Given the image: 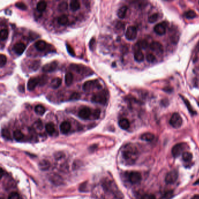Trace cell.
Returning <instances> with one entry per match:
<instances>
[{"instance_id":"6da1fadb","label":"cell","mask_w":199,"mask_h":199,"mask_svg":"<svg viewBox=\"0 0 199 199\" xmlns=\"http://www.w3.org/2000/svg\"><path fill=\"white\" fill-rule=\"evenodd\" d=\"M122 157L127 164L132 165L139 157L138 149L133 144H128L123 148Z\"/></svg>"},{"instance_id":"7a4b0ae2","label":"cell","mask_w":199,"mask_h":199,"mask_svg":"<svg viewBox=\"0 0 199 199\" xmlns=\"http://www.w3.org/2000/svg\"><path fill=\"white\" fill-rule=\"evenodd\" d=\"M91 101L93 103H100L101 105H105L107 103L108 97L107 93L104 91L100 92L98 93L95 94L91 98Z\"/></svg>"},{"instance_id":"3957f363","label":"cell","mask_w":199,"mask_h":199,"mask_svg":"<svg viewBox=\"0 0 199 199\" xmlns=\"http://www.w3.org/2000/svg\"><path fill=\"white\" fill-rule=\"evenodd\" d=\"M102 88V85L98 80L87 81L84 83L83 86V91L86 92L91 91L95 89H100Z\"/></svg>"},{"instance_id":"277c9868","label":"cell","mask_w":199,"mask_h":199,"mask_svg":"<svg viewBox=\"0 0 199 199\" xmlns=\"http://www.w3.org/2000/svg\"><path fill=\"white\" fill-rule=\"evenodd\" d=\"M169 123L174 128L178 129L182 125V118L179 113H175L169 120Z\"/></svg>"},{"instance_id":"5b68a950","label":"cell","mask_w":199,"mask_h":199,"mask_svg":"<svg viewBox=\"0 0 199 199\" xmlns=\"http://www.w3.org/2000/svg\"><path fill=\"white\" fill-rule=\"evenodd\" d=\"M141 175L138 172H131L128 175V179L129 181L132 184H138L141 182Z\"/></svg>"},{"instance_id":"8992f818","label":"cell","mask_w":199,"mask_h":199,"mask_svg":"<svg viewBox=\"0 0 199 199\" xmlns=\"http://www.w3.org/2000/svg\"><path fill=\"white\" fill-rule=\"evenodd\" d=\"M137 35V30L135 26H130L128 27L125 34L127 39L129 41H133L136 38Z\"/></svg>"},{"instance_id":"52a82bcc","label":"cell","mask_w":199,"mask_h":199,"mask_svg":"<svg viewBox=\"0 0 199 199\" xmlns=\"http://www.w3.org/2000/svg\"><path fill=\"white\" fill-rule=\"evenodd\" d=\"M178 178V172L177 171H172L168 172L165 177V182L168 184L174 183Z\"/></svg>"},{"instance_id":"ba28073f","label":"cell","mask_w":199,"mask_h":199,"mask_svg":"<svg viewBox=\"0 0 199 199\" xmlns=\"http://www.w3.org/2000/svg\"><path fill=\"white\" fill-rule=\"evenodd\" d=\"M186 144L184 143H179L174 146L172 149V154L175 158L179 156L183 151L185 148Z\"/></svg>"},{"instance_id":"9c48e42d","label":"cell","mask_w":199,"mask_h":199,"mask_svg":"<svg viewBox=\"0 0 199 199\" xmlns=\"http://www.w3.org/2000/svg\"><path fill=\"white\" fill-rule=\"evenodd\" d=\"M91 115V110L88 107H85L81 109L78 113L79 117L83 120L89 119Z\"/></svg>"},{"instance_id":"30bf717a","label":"cell","mask_w":199,"mask_h":199,"mask_svg":"<svg viewBox=\"0 0 199 199\" xmlns=\"http://www.w3.org/2000/svg\"><path fill=\"white\" fill-rule=\"evenodd\" d=\"M58 65V63L56 61H52L48 64H45L42 68V71L44 73H50L54 71Z\"/></svg>"},{"instance_id":"8fae6325","label":"cell","mask_w":199,"mask_h":199,"mask_svg":"<svg viewBox=\"0 0 199 199\" xmlns=\"http://www.w3.org/2000/svg\"><path fill=\"white\" fill-rule=\"evenodd\" d=\"M25 49H26V45L24 43L22 42L17 43L14 46V50L18 55L22 54L25 51Z\"/></svg>"},{"instance_id":"7c38bea8","label":"cell","mask_w":199,"mask_h":199,"mask_svg":"<svg viewBox=\"0 0 199 199\" xmlns=\"http://www.w3.org/2000/svg\"><path fill=\"white\" fill-rule=\"evenodd\" d=\"M150 49L157 53H161L163 51L162 45L158 42H152L149 45Z\"/></svg>"},{"instance_id":"4fadbf2b","label":"cell","mask_w":199,"mask_h":199,"mask_svg":"<svg viewBox=\"0 0 199 199\" xmlns=\"http://www.w3.org/2000/svg\"><path fill=\"white\" fill-rule=\"evenodd\" d=\"M39 83V78H31L28 82V89L29 91H33L36 88V86L38 85V84Z\"/></svg>"},{"instance_id":"5bb4252c","label":"cell","mask_w":199,"mask_h":199,"mask_svg":"<svg viewBox=\"0 0 199 199\" xmlns=\"http://www.w3.org/2000/svg\"><path fill=\"white\" fill-rule=\"evenodd\" d=\"M154 31L159 35H164L166 33V26L162 23L158 24L154 27Z\"/></svg>"},{"instance_id":"9a60e30c","label":"cell","mask_w":199,"mask_h":199,"mask_svg":"<svg viewBox=\"0 0 199 199\" xmlns=\"http://www.w3.org/2000/svg\"><path fill=\"white\" fill-rule=\"evenodd\" d=\"M71 125L70 122L64 121L61 123L60 126V129L61 132L63 134H67L68 133L71 129Z\"/></svg>"},{"instance_id":"2e32d148","label":"cell","mask_w":199,"mask_h":199,"mask_svg":"<svg viewBox=\"0 0 199 199\" xmlns=\"http://www.w3.org/2000/svg\"><path fill=\"white\" fill-rule=\"evenodd\" d=\"M39 168L43 171H46L48 170L50 167V162L47 160L43 159L38 164Z\"/></svg>"},{"instance_id":"e0dca14e","label":"cell","mask_w":199,"mask_h":199,"mask_svg":"<svg viewBox=\"0 0 199 199\" xmlns=\"http://www.w3.org/2000/svg\"><path fill=\"white\" fill-rule=\"evenodd\" d=\"M130 122L127 119H122L119 122V126L123 130H127L130 127Z\"/></svg>"},{"instance_id":"ac0fdd59","label":"cell","mask_w":199,"mask_h":199,"mask_svg":"<svg viewBox=\"0 0 199 199\" xmlns=\"http://www.w3.org/2000/svg\"><path fill=\"white\" fill-rule=\"evenodd\" d=\"M134 58L138 62H142L144 60V55L141 50H137L134 52Z\"/></svg>"},{"instance_id":"d6986e66","label":"cell","mask_w":199,"mask_h":199,"mask_svg":"<svg viewBox=\"0 0 199 199\" xmlns=\"http://www.w3.org/2000/svg\"><path fill=\"white\" fill-rule=\"evenodd\" d=\"M61 83H62V80L60 78L57 77L53 79L50 83V86H51V88L54 89H56L60 87V86L61 85Z\"/></svg>"},{"instance_id":"ffe728a7","label":"cell","mask_w":199,"mask_h":199,"mask_svg":"<svg viewBox=\"0 0 199 199\" xmlns=\"http://www.w3.org/2000/svg\"><path fill=\"white\" fill-rule=\"evenodd\" d=\"M35 48L39 51H43L44 50L46 47V43L44 41H38L34 44Z\"/></svg>"},{"instance_id":"44dd1931","label":"cell","mask_w":199,"mask_h":199,"mask_svg":"<svg viewBox=\"0 0 199 199\" xmlns=\"http://www.w3.org/2000/svg\"><path fill=\"white\" fill-rule=\"evenodd\" d=\"M127 11V7L125 5L122 6V7L119 9L117 11V16L120 19H123L126 15Z\"/></svg>"},{"instance_id":"7402d4cb","label":"cell","mask_w":199,"mask_h":199,"mask_svg":"<svg viewBox=\"0 0 199 199\" xmlns=\"http://www.w3.org/2000/svg\"><path fill=\"white\" fill-rule=\"evenodd\" d=\"M154 134L151 133H144L141 136V140L145 141H152L154 139Z\"/></svg>"},{"instance_id":"603a6c76","label":"cell","mask_w":199,"mask_h":199,"mask_svg":"<svg viewBox=\"0 0 199 199\" xmlns=\"http://www.w3.org/2000/svg\"><path fill=\"white\" fill-rule=\"evenodd\" d=\"M14 138L17 141H22L24 138V134L20 130H17L13 133Z\"/></svg>"},{"instance_id":"cb8c5ba5","label":"cell","mask_w":199,"mask_h":199,"mask_svg":"<svg viewBox=\"0 0 199 199\" xmlns=\"http://www.w3.org/2000/svg\"><path fill=\"white\" fill-rule=\"evenodd\" d=\"M70 7L73 11H76L78 9L80 8L81 5H80V3L79 1H78L77 0H73V1H71Z\"/></svg>"},{"instance_id":"d4e9b609","label":"cell","mask_w":199,"mask_h":199,"mask_svg":"<svg viewBox=\"0 0 199 199\" xmlns=\"http://www.w3.org/2000/svg\"><path fill=\"white\" fill-rule=\"evenodd\" d=\"M45 128H46V130L47 133L51 135H53L56 131L55 126L53 123H48L47 125H46Z\"/></svg>"},{"instance_id":"484cf974","label":"cell","mask_w":199,"mask_h":199,"mask_svg":"<svg viewBox=\"0 0 199 199\" xmlns=\"http://www.w3.org/2000/svg\"><path fill=\"white\" fill-rule=\"evenodd\" d=\"M34 111L36 114L40 115V116H42L44 114V113L46 112V109L43 106H42L41 105H38L35 106Z\"/></svg>"},{"instance_id":"4316f807","label":"cell","mask_w":199,"mask_h":199,"mask_svg":"<svg viewBox=\"0 0 199 199\" xmlns=\"http://www.w3.org/2000/svg\"><path fill=\"white\" fill-rule=\"evenodd\" d=\"M47 8V3L45 1H39L36 5V9L38 11L42 12Z\"/></svg>"},{"instance_id":"83f0119b","label":"cell","mask_w":199,"mask_h":199,"mask_svg":"<svg viewBox=\"0 0 199 199\" xmlns=\"http://www.w3.org/2000/svg\"><path fill=\"white\" fill-rule=\"evenodd\" d=\"M74 76L71 73H67L65 76V83L67 86H70L73 83Z\"/></svg>"},{"instance_id":"f1b7e54d","label":"cell","mask_w":199,"mask_h":199,"mask_svg":"<svg viewBox=\"0 0 199 199\" xmlns=\"http://www.w3.org/2000/svg\"><path fill=\"white\" fill-rule=\"evenodd\" d=\"M68 22V18L66 15H63L58 18V23L61 25H66Z\"/></svg>"},{"instance_id":"f546056e","label":"cell","mask_w":199,"mask_h":199,"mask_svg":"<svg viewBox=\"0 0 199 199\" xmlns=\"http://www.w3.org/2000/svg\"><path fill=\"white\" fill-rule=\"evenodd\" d=\"M193 158V155L189 152H184L182 154L183 160L185 162H189Z\"/></svg>"},{"instance_id":"4dcf8cb0","label":"cell","mask_w":199,"mask_h":199,"mask_svg":"<svg viewBox=\"0 0 199 199\" xmlns=\"http://www.w3.org/2000/svg\"><path fill=\"white\" fill-rule=\"evenodd\" d=\"M8 31L7 29H2L0 32V38L1 41H4L7 39L8 36Z\"/></svg>"},{"instance_id":"1f68e13d","label":"cell","mask_w":199,"mask_h":199,"mask_svg":"<svg viewBox=\"0 0 199 199\" xmlns=\"http://www.w3.org/2000/svg\"><path fill=\"white\" fill-rule=\"evenodd\" d=\"M184 16L188 19H193L196 17V14L194 11L189 10L184 13Z\"/></svg>"},{"instance_id":"d6a6232c","label":"cell","mask_w":199,"mask_h":199,"mask_svg":"<svg viewBox=\"0 0 199 199\" xmlns=\"http://www.w3.org/2000/svg\"><path fill=\"white\" fill-rule=\"evenodd\" d=\"M40 64H41V62L39 60H34V61H33L31 66H30V67L32 70H33L34 71H36L37 69L39 68V67L40 66Z\"/></svg>"},{"instance_id":"836d02e7","label":"cell","mask_w":199,"mask_h":199,"mask_svg":"<svg viewBox=\"0 0 199 199\" xmlns=\"http://www.w3.org/2000/svg\"><path fill=\"white\" fill-rule=\"evenodd\" d=\"M2 136L7 140H11V135H10V132H9L8 130L6 129H4L2 130Z\"/></svg>"},{"instance_id":"e575fe53","label":"cell","mask_w":199,"mask_h":199,"mask_svg":"<svg viewBox=\"0 0 199 199\" xmlns=\"http://www.w3.org/2000/svg\"><path fill=\"white\" fill-rule=\"evenodd\" d=\"M67 8H68V4L66 2H62L58 5V10L61 12L66 11Z\"/></svg>"},{"instance_id":"d590c367","label":"cell","mask_w":199,"mask_h":199,"mask_svg":"<svg viewBox=\"0 0 199 199\" xmlns=\"http://www.w3.org/2000/svg\"><path fill=\"white\" fill-rule=\"evenodd\" d=\"M7 62V57L5 55L1 54L0 55V66L1 67L4 66L6 64Z\"/></svg>"},{"instance_id":"8d00e7d4","label":"cell","mask_w":199,"mask_h":199,"mask_svg":"<svg viewBox=\"0 0 199 199\" xmlns=\"http://www.w3.org/2000/svg\"><path fill=\"white\" fill-rule=\"evenodd\" d=\"M15 6L18 8L20 9L21 10L25 11L27 9V6L26 5L25 3L22 2H18L15 4Z\"/></svg>"},{"instance_id":"74e56055","label":"cell","mask_w":199,"mask_h":199,"mask_svg":"<svg viewBox=\"0 0 199 199\" xmlns=\"http://www.w3.org/2000/svg\"><path fill=\"white\" fill-rule=\"evenodd\" d=\"M66 47L67 50L68 51V53L71 56H72L73 57H74L75 56V51L74 50V49L73 48V47L70 44H69L68 43H67L66 44Z\"/></svg>"},{"instance_id":"f35d334b","label":"cell","mask_w":199,"mask_h":199,"mask_svg":"<svg viewBox=\"0 0 199 199\" xmlns=\"http://www.w3.org/2000/svg\"><path fill=\"white\" fill-rule=\"evenodd\" d=\"M158 19V14H154L153 15H151L150 17L148 18V21L150 23H155V22L157 21Z\"/></svg>"},{"instance_id":"ab89813d","label":"cell","mask_w":199,"mask_h":199,"mask_svg":"<svg viewBox=\"0 0 199 199\" xmlns=\"http://www.w3.org/2000/svg\"><path fill=\"white\" fill-rule=\"evenodd\" d=\"M183 100H184V103H186V106H187V107H188V109H189V112H191V114H193V115H194V114H196V112L193 110V109L191 108V104H190V102L188 100H186V99H185L184 98H182Z\"/></svg>"},{"instance_id":"60d3db41","label":"cell","mask_w":199,"mask_h":199,"mask_svg":"<svg viewBox=\"0 0 199 199\" xmlns=\"http://www.w3.org/2000/svg\"><path fill=\"white\" fill-rule=\"evenodd\" d=\"M20 199V196L19 194H18V193L15 192V191H13L11 192L9 195L8 196V199Z\"/></svg>"},{"instance_id":"b9f144b4","label":"cell","mask_w":199,"mask_h":199,"mask_svg":"<svg viewBox=\"0 0 199 199\" xmlns=\"http://www.w3.org/2000/svg\"><path fill=\"white\" fill-rule=\"evenodd\" d=\"M100 110L99 109H95L93 111V113H92V117L94 119H98L100 118Z\"/></svg>"},{"instance_id":"7bdbcfd3","label":"cell","mask_w":199,"mask_h":199,"mask_svg":"<svg viewBox=\"0 0 199 199\" xmlns=\"http://www.w3.org/2000/svg\"><path fill=\"white\" fill-rule=\"evenodd\" d=\"M146 59L149 63H152L155 60L156 58H155V56L153 54L148 53L146 56Z\"/></svg>"},{"instance_id":"ee69618b","label":"cell","mask_w":199,"mask_h":199,"mask_svg":"<svg viewBox=\"0 0 199 199\" xmlns=\"http://www.w3.org/2000/svg\"><path fill=\"white\" fill-rule=\"evenodd\" d=\"M80 97H81V95L79 93L74 92L71 95L70 100H79L80 98Z\"/></svg>"},{"instance_id":"f6af8a7d","label":"cell","mask_w":199,"mask_h":199,"mask_svg":"<svg viewBox=\"0 0 199 199\" xmlns=\"http://www.w3.org/2000/svg\"><path fill=\"white\" fill-rule=\"evenodd\" d=\"M95 45H96V40H95V38H92L91 39V41H90V44H89L90 48L91 50L93 51V50L95 49Z\"/></svg>"},{"instance_id":"bcb514c9","label":"cell","mask_w":199,"mask_h":199,"mask_svg":"<svg viewBox=\"0 0 199 199\" xmlns=\"http://www.w3.org/2000/svg\"><path fill=\"white\" fill-rule=\"evenodd\" d=\"M173 196V192L172 191H168L163 195V199H170Z\"/></svg>"},{"instance_id":"7dc6e473","label":"cell","mask_w":199,"mask_h":199,"mask_svg":"<svg viewBox=\"0 0 199 199\" xmlns=\"http://www.w3.org/2000/svg\"><path fill=\"white\" fill-rule=\"evenodd\" d=\"M141 199H156L154 195L152 194H145L142 196Z\"/></svg>"},{"instance_id":"c3c4849f","label":"cell","mask_w":199,"mask_h":199,"mask_svg":"<svg viewBox=\"0 0 199 199\" xmlns=\"http://www.w3.org/2000/svg\"><path fill=\"white\" fill-rule=\"evenodd\" d=\"M19 91L21 92H25L24 86H23V85H20L19 87Z\"/></svg>"},{"instance_id":"681fc988","label":"cell","mask_w":199,"mask_h":199,"mask_svg":"<svg viewBox=\"0 0 199 199\" xmlns=\"http://www.w3.org/2000/svg\"><path fill=\"white\" fill-rule=\"evenodd\" d=\"M191 199H199V195H197V194L194 195V196L192 197V198Z\"/></svg>"},{"instance_id":"f907efd6","label":"cell","mask_w":199,"mask_h":199,"mask_svg":"<svg viewBox=\"0 0 199 199\" xmlns=\"http://www.w3.org/2000/svg\"><path fill=\"white\" fill-rule=\"evenodd\" d=\"M199 179H198L196 182L194 183V185H196V184H199Z\"/></svg>"}]
</instances>
